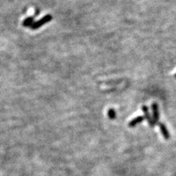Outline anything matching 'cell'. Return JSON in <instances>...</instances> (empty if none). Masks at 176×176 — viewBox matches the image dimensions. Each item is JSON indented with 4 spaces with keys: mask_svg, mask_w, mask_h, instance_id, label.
<instances>
[{
    "mask_svg": "<svg viewBox=\"0 0 176 176\" xmlns=\"http://www.w3.org/2000/svg\"><path fill=\"white\" fill-rule=\"evenodd\" d=\"M34 24L33 17H28L24 21H23V26H32Z\"/></svg>",
    "mask_w": 176,
    "mask_h": 176,
    "instance_id": "6",
    "label": "cell"
},
{
    "mask_svg": "<svg viewBox=\"0 0 176 176\" xmlns=\"http://www.w3.org/2000/svg\"><path fill=\"white\" fill-rule=\"evenodd\" d=\"M142 109L143 112L145 114V118L146 119L148 120V121L149 125H150L151 127L154 126V125H155V122L153 121V119L152 118H150V115L148 112V108L147 107V106H142Z\"/></svg>",
    "mask_w": 176,
    "mask_h": 176,
    "instance_id": "2",
    "label": "cell"
},
{
    "mask_svg": "<svg viewBox=\"0 0 176 176\" xmlns=\"http://www.w3.org/2000/svg\"><path fill=\"white\" fill-rule=\"evenodd\" d=\"M152 110H153V121L156 123L158 120L159 119V112H158V105L156 103H153L152 104Z\"/></svg>",
    "mask_w": 176,
    "mask_h": 176,
    "instance_id": "3",
    "label": "cell"
},
{
    "mask_svg": "<svg viewBox=\"0 0 176 176\" xmlns=\"http://www.w3.org/2000/svg\"><path fill=\"white\" fill-rule=\"evenodd\" d=\"M144 119H145L144 116H138V117H137V118H135L134 119H133L131 121L130 123H129V126H130V127H134L135 126H137V124L142 122V121L144 120Z\"/></svg>",
    "mask_w": 176,
    "mask_h": 176,
    "instance_id": "4",
    "label": "cell"
},
{
    "mask_svg": "<svg viewBox=\"0 0 176 176\" xmlns=\"http://www.w3.org/2000/svg\"><path fill=\"white\" fill-rule=\"evenodd\" d=\"M108 116L110 119H112V120L115 119V117H116V113H115V110H114L113 109H110V110H109Z\"/></svg>",
    "mask_w": 176,
    "mask_h": 176,
    "instance_id": "7",
    "label": "cell"
},
{
    "mask_svg": "<svg viewBox=\"0 0 176 176\" xmlns=\"http://www.w3.org/2000/svg\"><path fill=\"white\" fill-rule=\"evenodd\" d=\"M159 128L160 130H161V134H162L163 137L165 139H169V134L168 132L166 126L164 125L163 123H159Z\"/></svg>",
    "mask_w": 176,
    "mask_h": 176,
    "instance_id": "5",
    "label": "cell"
},
{
    "mask_svg": "<svg viewBox=\"0 0 176 176\" xmlns=\"http://www.w3.org/2000/svg\"><path fill=\"white\" fill-rule=\"evenodd\" d=\"M51 19H52V17H51V15H45L43 18H42L41 19L39 20L38 21L34 23V24L32 25V26H31V28H32V29H38V28L40 27V26L44 25V24H46V23L49 22Z\"/></svg>",
    "mask_w": 176,
    "mask_h": 176,
    "instance_id": "1",
    "label": "cell"
},
{
    "mask_svg": "<svg viewBox=\"0 0 176 176\" xmlns=\"http://www.w3.org/2000/svg\"><path fill=\"white\" fill-rule=\"evenodd\" d=\"M175 77H176V74H175Z\"/></svg>",
    "mask_w": 176,
    "mask_h": 176,
    "instance_id": "8",
    "label": "cell"
}]
</instances>
